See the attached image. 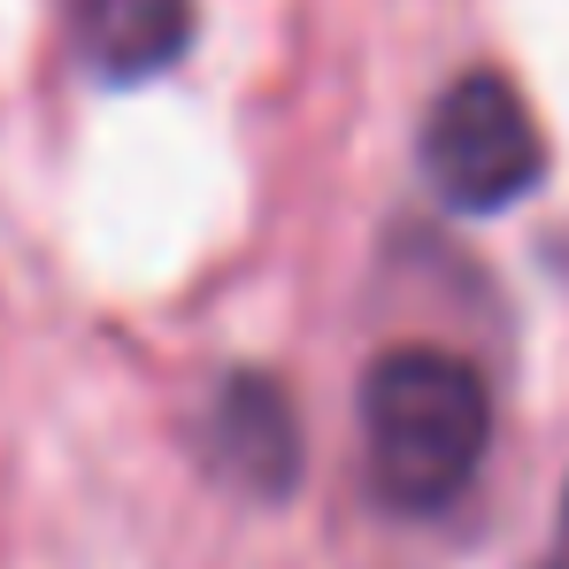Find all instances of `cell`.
I'll list each match as a JSON object with an SVG mask.
<instances>
[{
  "instance_id": "obj_1",
  "label": "cell",
  "mask_w": 569,
  "mask_h": 569,
  "mask_svg": "<svg viewBox=\"0 0 569 569\" xmlns=\"http://www.w3.org/2000/svg\"><path fill=\"white\" fill-rule=\"evenodd\" d=\"M492 447V392L447 347H385L362 378V455L392 516H439Z\"/></svg>"
},
{
  "instance_id": "obj_2",
  "label": "cell",
  "mask_w": 569,
  "mask_h": 569,
  "mask_svg": "<svg viewBox=\"0 0 569 569\" xmlns=\"http://www.w3.org/2000/svg\"><path fill=\"white\" fill-rule=\"evenodd\" d=\"M423 178L462 216L516 208L547 178L539 116L523 108V93L500 70H470V78H455L431 100V116H423Z\"/></svg>"
},
{
  "instance_id": "obj_3",
  "label": "cell",
  "mask_w": 569,
  "mask_h": 569,
  "mask_svg": "<svg viewBox=\"0 0 569 569\" xmlns=\"http://www.w3.org/2000/svg\"><path fill=\"white\" fill-rule=\"evenodd\" d=\"M200 447H208V470L247 500H284L300 485V416L284 385H270L262 370H239L216 392Z\"/></svg>"
},
{
  "instance_id": "obj_4",
  "label": "cell",
  "mask_w": 569,
  "mask_h": 569,
  "mask_svg": "<svg viewBox=\"0 0 569 569\" xmlns=\"http://www.w3.org/2000/svg\"><path fill=\"white\" fill-rule=\"evenodd\" d=\"M78 39H86V62L100 78H154L186 54L192 8L186 0H86Z\"/></svg>"
},
{
  "instance_id": "obj_5",
  "label": "cell",
  "mask_w": 569,
  "mask_h": 569,
  "mask_svg": "<svg viewBox=\"0 0 569 569\" xmlns=\"http://www.w3.org/2000/svg\"><path fill=\"white\" fill-rule=\"evenodd\" d=\"M539 569H569V500H562V523H555V547H547V562Z\"/></svg>"
}]
</instances>
